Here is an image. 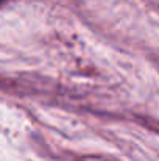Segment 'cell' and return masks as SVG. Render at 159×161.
Here are the masks:
<instances>
[{
	"instance_id": "6da1fadb",
	"label": "cell",
	"mask_w": 159,
	"mask_h": 161,
	"mask_svg": "<svg viewBox=\"0 0 159 161\" xmlns=\"http://www.w3.org/2000/svg\"><path fill=\"white\" fill-rule=\"evenodd\" d=\"M2 2H5V0H0V3H2Z\"/></svg>"
}]
</instances>
